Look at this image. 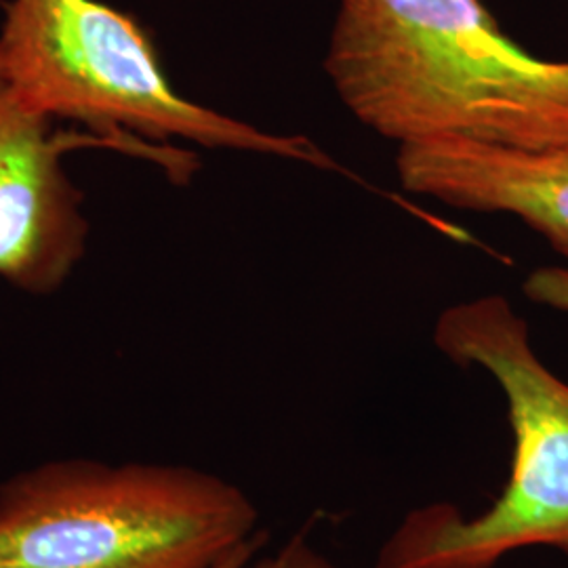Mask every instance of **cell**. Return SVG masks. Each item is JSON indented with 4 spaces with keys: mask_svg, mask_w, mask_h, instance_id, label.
<instances>
[{
    "mask_svg": "<svg viewBox=\"0 0 568 568\" xmlns=\"http://www.w3.org/2000/svg\"><path fill=\"white\" fill-rule=\"evenodd\" d=\"M257 525L243 488L199 467L55 459L0 485V568H206Z\"/></svg>",
    "mask_w": 568,
    "mask_h": 568,
    "instance_id": "cell-3",
    "label": "cell"
},
{
    "mask_svg": "<svg viewBox=\"0 0 568 568\" xmlns=\"http://www.w3.org/2000/svg\"><path fill=\"white\" fill-rule=\"evenodd\" d=\"M523 288L530 302L568 314V265L535 270Z\"/></svg>",
    "mask_w": 568,
    "mask_h": 568,
    "instance_id": "cell-7",
    "label": "cell"
},
{
    "mask_svg": "<svg viewBox=\"0 0 568 568\" xmlns=\"http://www.w3.org/2000/svg\"><path fill=\"white\" fill-rule=\"evenodd\" d=\"M396 169L408 192L462 211L514 215L568 260V148L520 152L459 140L406 143Z\"/></svg>",
    "mask_w": 568,
    "mask_h": 568,
    "instance_id": "cell-6",
    "label": "cell"
},
{
    "mask_svg": "<svg viewBox=\"0 0 568 568\" xmlns=\"http://www.w3.org/2000/svg\"><path fill=\"white\" fill-rule=\"evenodd\" d=\"M260 546H262L260 535H255L253 539H248L243 546L227 551L217 562H213L211 567L206 568H244L255 558V551L260 549Z\"/></svg>",
    "mask_w": 568,
    "mask_h": 568,
    "instance_id": "cell-9",
    "label": "cell"
},
{
    "mask_svg": "<svg viewBox=\"0 0 568 568\" xmlns=\"http://www.w3.org/2000/svg\"><path fill=\"white\" fill-rule=\"evenodd\" d=\"M325 70L373 133L568 148V60L530 55L483 0H339Z\"/></svg>",
    "mask_w": 568,
    "mask_h": 568,
    "instance_id": "cell-1",
    "label": "cell"
},
{
    "mask_svg": "<svg viewBox=\"0 0 568 568\" xmlns=\"http://www.w3.org/2000/svg\"><path fill=\"white\" fill-rule=\"evenodd\" d=\"M0 72V278L28 295H51L87 253L89 222L63 154L112 145L100 135L55 133ZM114 148V145H112Z\"/></svg>",
    "mask_w": 568,
    "mask_h": 568,
    "instance_id": "cell-5",
    "label": "cell"
},
{
    "mask_svg": "<svg viewBox=\"0 0 568 568\" xmlns=\"http://www.w3.org/2000/svg\"><path fill=\"white\" fill-rule=\"evenodd\" d=\"M434 342L455 365L487 371L504 392L514 434L508 485L474 516L447 501L408 511L371 568H495L528 548L568 558L567 382L537 356L527 321L501 295L445 310Z\"/></svg>",
    "mask_w": 568,
    "mask_h": 568,
    "instance_id": "cell-4",
    "label": "cell"
},
{
    "mask_svg": "<svg viewBox=\"0 0 568 568\" xmlns=\"http://www.w3.org/2000/svg\"><path fill=\"white\" fill-rule=\"evenodd\" d=\"M244 568H337L325 554L314 548L304 535L293 537L283 548L260 560H251Z\"/></svg>",
    "mask_w": 568,
    "mask_h": 568,
    "instance_id": "cell-8",
    "label": "cell"
},
{
    "mask_svg": "<svg viewBox=\"0 0 568 568\" xmlns=\"http://www.w3.org/2000/svg\"><path fill=\"white\" fill-rule=\"evenodd\" d=\"M0 72L42 116L81 122L173 182L199 169L196 154L173 142L344 171L304 135L267 133L183 98L140 21L102 0H7Z\"/></svg>",
    "mask_w": 568,
    "mask_h": 568,
    "instance_id": "cell-2",
    "label": "cell"
}]
</instances>
